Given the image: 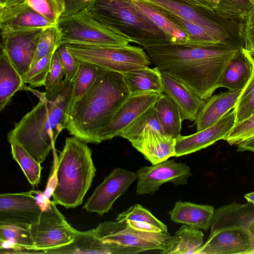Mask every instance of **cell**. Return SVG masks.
<instances>
[{"label":"cell","mask_w":254,"mask_h":254,"mask_svg":"<svg viewBox=\"0 0 254 254\" xmlns=\"http://www.w3.org/2000/svg\"><path fill=\"white\" fill-rule=\"evenodd\" d=\"M162 73L183 82L206 101L220 87L222 73L241 49L222 43H164L142 47Z\"/></svg>","instance_id":"cell-1"},{"label":"cell","mask_w":254,"mask_h":254,"mask_svg":"<svg viewBox=\"0 0 254 254\" xmlns=\"http://www.w3.org/2000/svg\"><path fill=\"white\" fill-rule=\"evenodd\" d=\"M73 86L72 81L64 79L57 88L45 92L33 109L14 124L7 133L8 142H17L42 163L54 148L58 135L66 128Z\"/></svg>","instance_id":"cell-2"},{"label":"cell","mask_w":254,"mask_h":254,"mask_svg":"<svg viewBox=\"0 0 254 254\" xmlns=\"http://www.w3.org/2000/svg\"><path fill=\"white\" fill-rule=\"evenodd\" d=\"M130 95L122 73L100 67L90 88L72 101L66 129L86 143H99L100 131Z\"/></svg>","instance_id":"cell-3"},{"label":"cell","mask_w":254,"mask_h":254,"mask_svg":"<svg viewBox=\"0 0 254 254\" xmlns=\"http://www.w3.org/2000/svg\"><path fill=\"white\" fill-rule=\"evenodd\" d=\"M208 240L195 254H254V205L233 202L214 210Z\"/></svg>","instance_id":"cell-4"},{"label":"cell","mask_w":254,"mask_h":254,"mask_svg":"<svg viewBox=\"0 0 254 254\" xmlns=\"http://www.w3.org/2000/svg\"><path fill=\"white\" fill-rule=\"evenodd\" d=\"M87 143L73 136L66 137L56 169L53 201L66 208L80 205L89 190L96 169Z\"/></svg>","instance_id":"cell-5"},{"label":"cell","mask_w":254,"mask_h":254,"mask_svg":"<svg viewBox=\"0 0 254 254\" xmlns=\"http://www.w3.org/2000/svg\"><path fill=\"white\" fill-rule=\"evenodd\" d=\"M87 8L116 34L142 47L171 43L166 35L140 12L131 0H94Z\"/></svg>","instance_id":"cell-6"},{"label":"cell","mask_w":254,"mask_h":254,"mask_svg":"<svg viewBox=\"0 0 254 254\" xmlns=\"http://www.w3.org/2000/svg\"><path fill=\"white\" fill-rule=\"evenodd\" d=\"M161 8L193 22L224 44L242 49L241 20L226 17L215 11L193 7L182 0H138Z\"/></svg>","instance_id":"cell-7"},{"label":"cell","mask_w":254,"mask_h":254,"mask_svg":"<svg viewBox=\"0 0 254 254\" xmlns=\"http://www.w3.org/2000/svg\"><path fill=\"white\" fill-rule=\"evenodd\" d=\"M56 24L60 33V46H124L131 42L97 20L87 8L61 17Z\"/></svg>","instance_id":"cell-8"},{"label":"cell","mask_w":254,"mask_h":254,"mask_svg":"<svg viewBox=\"0 0 254 254\" xmlns=\"http://www.w3.org/2000/svg\"><path fill=\"white\" fill-rule=\"evenodd\" d=\"M66 46L71 55L78 61L122 74L151 64L147 54L143 48L139 47L80 44H67Z\"/></svg>","instance_id":"cell-9"},{"label":"cell","mask_w":254,"mask_h":254,"mask_svg":"<svg viewBox=\"0 0 254 254\" xmlns=\"http://www.w3.org/2000/svg\"><path fill=\"white\" fill-rule=\"evenodd\" d=\"M56 205L49 201L38 220L29 226L34 250L28 254H44L74 240L78 230L68 223Z\"/></svg>","instance_id":"cell-10"},{"label":"cell","mask_w":254,"mask_h":254,"mask_svg":"<svg viewBox=\"0 0 254 254\" xmlns=\"http://www.w3.org/2000/svg\"><path fill=\"white\" fill-rule=\"evenodd\" d=\"M94 230L96 236L104 242L129 247L141 252L164 251L170 246L172 237L168 232L153 233L135 230L124 221L102 222Z\"/></svg>","instance_id":"cell-11"},{"label":"cell","mask_w":254,"mask_h":254,"mask_svg":"<svg viewBox=\"0 0 254 254\" xmlns=\"http://www.w3.org/2000/svg\"><path fill=\"white\" fill-rule=\"evenodd\" d=\"M138 195L153 194L162 185L172 182L176 186L187 184L191 175L185 163L167 159L151 166L140 167L137 171Z\"/></svg>","instance_id":"cell-12"},{"label":"cell","mask_w":254,"mask_h":254,"mask_svg":"<svg viewBox=\"0 0 254 254\" xmlns=\"http://www.w3.org/2000/svg\"><path fill=\"white\" fill-rule=\"evenodd\" d=\"M136 173L121 168L114 169L95 189L84 205L87 212L100 215L111 209L114 202L124 194L133 182Z\"/></svg>","instance_id":"cell-13"},{"label":"cell","mask_w":254,"mask_h":254,"mask_svg":"<svg viewBox=\"0 0 254 254\" xmlns=\"http://www.w3.org/2000/svg\"><path fill=\"white\" fill-rule=\"evenodd\" d=\"M44 29L34 28L0 34L1 48L5 50L22 76L31 67L39 39Z\"/></svg>","instance_id":"cell-14"},{"label":"cell","mask_w":254,"mask_h":254,"mask_svg":"<svg viewBox=\"0 0 254 254\" xmlns=\"http://www.w3.org/2000/svg\"><path fill=\"white\" fill-rule=\"evenodd\" d=\"M33 191L7 193L0 195V224H11L29 228L36 222L45 207Z\"/></svg>","instance_id":"cell-15"},{"label":"cell","mask_w":254,"mask_h":254,"mask_svg":"<svg viewBox=\"0 0 254 254\" xmlns=\"http://www.w3.org/2000/svg\"><path fill=\"white\" fill-rule=\"evenodd\" d=\"M160 95L157 92L130 94L100 131L99 143L120 136L129 125L154 106Z\"/></svg>","instance_id":"cell-16"},{"label":"cell","mask_w":254,"mask_h":254,"mask_svg":"<svg viewBox=\"0 0 254 254\" xmlns=\"http://www.w3.org/2000/svg\"><path fill=\"white\" fill-rule=\"evenodd\" d=\"M233 109L210 127L189 135H180L176 139L175 157L191 154L224 139L235 125Z\"/></svg>","instance_id":"cell-17"},{"label":"cell","mask_w":254,"mask_h":254,"mask_svg":"<svg viewBox=\"0 0 254 254\" xmlns=\"http://www.w3.org/2000/svg\"><path fill=\"white\" fill-rule=\"evenodd\" d=\"M141 253L136 249L115 243L105 242L95 235L94 228L78 231L74 240L63 247L48 250L44 254H134Z\"/></svg>","instance_id":"cell-18"},{"label":"cell","mask_w":254,"mask_h":254,"mask_svg":"<svg viewBox=\"0 0 254 254\" xmlns=\"http://www.w3.org/2000/svg\"><path fill=\"white\" fill-rule=\"evenodd\" d=\"M56 24L32 9L27 2L0 8V34L34 28H46Z\"/></svg>","instance_id":"cell-19"},{"label":"cell","mask_w":254,"mask_h":254,"mask_svg":"<svg viewBox=\"0 0 254 254\" xmlns=\"http://www.w3.org/2000/svg\"><path fill=\"white\" fill-rule=\"evenodd\" d=\"M163 92L177 104L182 119L194 121L205 101L186 84L167 74L162 73Z\"/></svg>","instance_id":"cell-20"},{"label":"cell","mask_w":254,"mask_h":254,"mask_svg":"<svg viewBox=\"0 0 254 254\" xmlns=\"http://www.w3.org/2000/svg\"><path fill=\"white\" fill-rule=\"evenodd\" d=\"M176 139L151 128L143 132L131 144L152 165L175 155Z\"/></svg>","instance_id":"cell-21"},{"label":"cell","mask_w":254,"mask_h":254,"mask_svg":"<svg viewBox=\"0 0 254 254\" xmlns=\"http://www.w3.org/2000/svg\"><path fill=\"white\" fill-rule=\"evenodd\" d=\"M241 91L228 90L212 95L206 100L194 121L196 131L214 125L233 109Z\"/></svg>","instance_id":"cell-22"},{"label":"cell","mask_w":254,"mask_h":254,"mask_svg":"<svg viewBox=\"0 0 254 254\" xmlns=\"http://www.w3.org/2000/svg\"><path fill=\"white\" fill-rule=\"evenodd\" d=\"M214 210L211 205L179 201L175 202L169 214L175 223L206 231L210 227Z\"/></svg>","instance_id":"cell-23"},{"label":"cell","mask_w":254,"mask_h":254,"mask_svg":"<svg viewBox=\"0 0 254 254\" xmlns=\"http://www.w3.org/2000/svg\"><path fill=\"white\" fill-rule=\"evenodd\" d=\"M20 90L34 93L35 90L25 85L22 76L14 66L5 50L1 48L0 55V111L10 102L14 94Z\"/></svg>","instance_id":"cell-24"},{"label":"cell","mask_w":254,"mask_h":254,"mask_svg":"<svg viewBox=\"0 0 254 254\" xmlns=\"http://www.w3.org/2000/svg\"><path fill=\"white\" fill-rule=\"evenodd\" d=\"M253 65L243 49L240 50L229 62L221 75L220 87L229 91L242 90L253 74Z\"/></svg>","instance_id":"cell-25"},{"label":"cell","mask_w":254,"mask_h":254,"mask_svg":"<svg viewBox=\"0 0 254 254\" xmlns=\"http://www.w3.org/2000/svg\"><path fill=\"white\" fill-rule=\"evenodd\" d=\"M0 253L28 254L34 250L29 228L11 224H0Z\"/></svg>","instance_id":"cell-26"},{"label":"cell","mask_w":254,"mask_h":254,"mask_svg":"<svg viewBox=\"0 0 254 254\" xmlns=\"http://www.w3.org/2000/svg\"><path fill=\"white\" fill-rule=\"evenodd\" d=\"M130 94L157 92L161 95L162 73L157 67L144 66L123 74Z\"/></svg>","instance_id":"cell-27"},{"label":"cell","mask_w":254,"mask_h":254,"mask_svg":"<svg viewBox=\"0 0 254 254\" xmlns=\"http://www.w3.org/2000/svg\"><path fill=\"white\" fill-rule=\"evenodd\" d=\"M135 7L162 30L172 43L187 44L190 41L188 34L171 22L157 8L146 2L131 0Z\"/></svg>","instance_id":"cell-28"},{"label":"cell","mask_w":254,"mask_h":254,"mask_svg":"<svg viewBox=\"0 0 254 254\" xmlns=\"http://www.w3.org/2000/svg\"><path fill=\"white\" fill-rule=\"evenodd\" d=\"M153 107L164 133L175 139L181 135L183 121L175 102L163 93L160 95Z\"/></svg>","instance_id":"cell-29"},{"label":"cell","mask_w":254,"mask_h":254,"mask_svg":"<svg viewBox=\"0 0 254 254\" xmlns=\"http://www.w3.org/2000/svg\"><path fill=\"white\" fill-rule=\"evenodd\" d=\"M204 234L199 229L183 225L172 236L170 246L163 254H195L203 244Z\"/></svg>","instance_id":"cell-30"},{"label":"cell","mask_w":254,"mask_h":254,"mask_svg":"<svg viewBox=\"0 0 254 254\" xmlns=\"http://www.w3.org/2000/svg\"><path fill=\"white\" fill-rule=\"evenodd\" d=\"M155 7L171 22L180 27L188 34L190 38V41L188 44L209 45L221 43L199 25L184 19L169 11L161 8Z\"/></svg>","instance_id":"cell-31"},{"label":"cell","mask_w":254,"mask_h":254,"mask_svg":"<svg viewBox=\"0 0 254 254\" xmlns=\"http://www.w3.org/2000/svg\"><path fill=\"white\" fill-rule=\"evenodd\" d=\"M9 143L13 159L19 165L29 183L37 187L41 179V164L17 142L11 141Z\"/></svg>","instance_id":"cell-32"},{"label":"cell","mask_w":254,"mask_h":254,"mask_svg":"<svg viewBox=\"0 0 254 254\" xmlns=\"http://www.w3.org/2000/svg\"><path fill=\"white\" fill-rule=\"evenodd\" d=\"M151 128L164 133L153 106L129 125L122 132L120 136L127 139L131 143L143 132Z\"/></svg>","instance_id":"cell-33"},{"label":"cell","mask_w":254,"mask_h":254,"mask_svg":"<svg viewBox=\"0 0 254 254\" xmlns=\"http://www.w3.org/2000/svg\"><path fill=\"white\" fill-rule=\"evenodd\" d=\"M79 66L73 81L72 101L82 96L94 83L100 69L98 66L79 61Z\"/></svg>","instance_id":"cell-34"},{"label":"cell","mask_w":254,"mask_h":254,"mask_svg":"<svg viewBox=\"0 0 254 254\" xmlns=\"http://www.w3.org/2000/svg\"><path fill=\"white\" fill-rule=\"evenodd\" d=\"M235 124L254 114V69L250 80L242 90L235 107Z\"/></svg>","instance_id":"cell-35"},{"label":"cell","mask_w":254,"mask_h":254,"mask_svg":"<svg viewBox=\"0 0 254 254\" xmlns=\"http://www.w3.org/2000/svg\"><path fill=\"white\" fill-rule=\"evenodd\" d=\"M60 33L57 24L44 29L39 39L31 67L41 59L56 51L60 46Z\"/></svg>","instance_id":"cell-36"},{"label":"cell","mask_w":254,"mask_h":254,"mask_svg":"<svg viewBox=\"0 0 254 254\" xmlns=\"http://www.w3.org/2000/svg\"><path fill=\"white\" fill-rule=\"evenodd\" d=\"M34 10L55 24H57L65 9V0H26Z\"/></svg>","instance_id":"cell-37"},{"label":"cell","mask_w":254,"mask_h":254,"mask_svg":"<svg viewBox=\"0 0 254 254\" xmlns=\"http://www.w3.org/2000/svg\"><path fill=\"white\" fill-rule=\"evenodd\" d=\"M56 51L41 59L31 67L22 76L23 82L29 84L33 88L45 86L47 76L51 68L52 58Z\"/></svg>","instance_id":"cell-38"},{"label":"cell","mask_w":254,"mask_h":254,"mask_svg":"<svg viewBox=\"0 0 254 254\" xmlns=\"http://www.w3.org/2000/svg\"><path fill=\"white\" fill-rule=\"evenodd\" d=\"M131 220L147 223L160 228L163 232H168L166 225L155 217L151 212L139 204H135L126 211L119 214L117 221Z\"/></svg>","instance_id":"cell-39"},{"label":"cell","mask_w":254,"mask_h":254,"mask_svg":"<svg viewBox=\"0 0 254 254\" xmlns=\"http://www.w3.org/2000/svg\"><path fill=\"white\" fill-rule=\"evenodd\" d=\"M253 5L251 0H219L215 11L226 17L241 20Z\"/></svg>","instance_id":"cell-40"},{"label":"cell","mask_w":254,"mask_h":254,"mask_svg":"<svg viewBox=\"0 0 254 254\" xmlns=\"http://www.w3.org/2000/svg\"><path fill=\"white\" fill-rule=\"evenodd\" d=\"M254 136V114L236 124L224 137L230 145H237L240 142Z\"/></svg>","instance_id":"cell-41"},{"label":"cell","mask_w":254,"mask_h":254,"mask_svg":"<svg viewBox=\"0 0 254 254\" xmlns=\"http://www.w3.org/2000/svg\"><path fill=\"white\" fill-rule=\"evenodd\" d=\"M64 77L65 72L57 50L53 56L51 68L46 78L45 92H50L57 88L64 81Z\"/></svg>","instance_id":"cell-42"},{"label":"cell","mask_w":254,"mask_h":254,"mask_svg":"<svg viewBox=\"0 0 254 254\" xmlns=\"http://www.w3.org/2000/svg\"><path fill=\"white\" fill-rule=\"evenodd\" d=\"M240 36L247 50L254 48V5L241 20Z\"/></svg>","instance_id":"cell-43"},{"label":"cell","mask_w":254,"mask_h":254,"mask_svg":"<svg viewBox=\"0 0 254 254\" xmlns=\"http://www.w3.org/2000/svg\"><path fill=\"white\" fill-rule=\"evenodd\" d=\"M57 51L65 72L64 79L72 81L78 68L79 61L71 55L66 45H61Z\"/></svg>","instance_id":"cell-44"},{"label":"cell","mask_w":254,"mask_h":254,"mask_svg":"<svg viewBox=\"0 0 254 254\" xmlns=\"http://www.w3.org/2000/svg\"><path fill=\"white\" fill-rule=\"evenodd\" d=\"M124 221H125L127 224L130 227L140 231L153 233L165 232L160 228L151 224L131 220Z\"/></svg>","instance_id":"cell-45"},{"label":"cell","mask_w":254,"mask_h":254,"mask_svg":"<svg viewBox=\"0 0 254 254\" xmlns=\"http://www.w3.org/2000/svg\"><path fill=\"white\" fill-rule=\"evenodd\" d=\"M65 9L62 16L73 14L86 9L81 0H65Z\"/></svg>","instance_id":"cell-46"},{"label":"cell","mask_w":254,"mask_h":254,"mask_svg":"<svg viewBox=\"0 0 254 254\" xmlns=\"http://www.w3.org/2000/svg\"><path fill=\"white\" fill-rule=\"evenodd\" d=\"M193 7H202L215 11L219 0H182Z\"/></svg>","instance_id":"cell-47"},{"label":"cell","mask_w":254,"mask_h":254,"mask_svg":"<svg viewBox=\"0 0 254 254\" xmlns=\"http://www.w3.org/2000/svg\"><path fill=\"white\" fill-rule=\"evenodd\" d=\"M237 146L238 151H249L254 153V136L240 142Z\"/></svg>","instance_id":"cell-48"},{"label":"cell","mask_w":254,"mask_h":254,"mask_svg":"<svg viewBox=\"0 0 254 254\" xmlns=\"http://www.w3.org/2000/svg\"><path fill=\"white\" fill-rule=\"evenodd\" d=\"M26 2V0H0V8L21 4Z\"/></svg>","instance_id":"cell-49"},{"label":"cell","mask_w":254,"mask_h":254,"mask_svg":"<svg viewBox=\"0 0 254 254\" xmlns=\"http://www.w3.org/2000/svg\"><path fill=\"white\" fill-rule=\"evenodd\" d=\"M243 50L245 53V55L251 63L253 68L254 69V50H247L243 48Z\"/></svg>","instance_id":"cell-50"},{"label":"cell","mask_w":254,"mask_h":254,"mask_svg":"<svg viewBox=\"0 0 254 254\" xmlns=\"http://www.w3.org/2000/svg\"><path fill=\"white\" fill-rule=\"evenodd\" d=\"M247 201L253 203L254 205V191L245 194L244 195Z\"/></svg>","instance_id":"cell-51"},{"label":"cell","mask_w":254,"mask_h":254,"mask_svg":"<svg viewBox=\"0 0 254 254\" xmlns=\"http://www.w3.org/2000/svg\"><path fill=\"white\" fill-rule=\"evenodd\" d=\"M251 2L254 5V0H251Z\"/></svg>","instance_id":"cell-52"},{"label":"cell","mask_w":254,"mask_h":254,"mask_svg":"<svg viewBox=\"0 0 254 254\" xmlns=\"http://www.w3.org/2000/svg\"><path fill=\"white\" fill-rule=\"evenodd\" d=\"M251 50H254V48L252 49H251Z\"/></svg>","instance_id":"cell-53"}]
</instances>
